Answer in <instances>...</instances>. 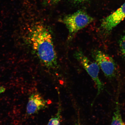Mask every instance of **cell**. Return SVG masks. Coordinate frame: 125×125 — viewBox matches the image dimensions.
<instances>
[{
  "label": "cell",
  "mask_w": 125,
  "mask_h": 125,
  "mask_svg": "<svg viewBox=\"0 0 125 125\" xmlns=\"http://www.w3.org/2000/svg\"><path fill=\"white\" fill-rule=\"evenodd\" d=\"M31 40L35 54L44 66L50 69L57 68V56L49 29L44 25H38L32 32Z\"/></svg>",
  "instance_id": "6da1fadb"
},
{
  "label": "cell",
  "mask_w": 125,
  "mask_h": 125,
  "mask_svg": "<svg viewBox=\"0 0 125 125\" xmlns=\"http://www.w3.org/2000/svg\"><path fill=\"white\" fill-rule=\"evenodd\" d=\"M94 20L93 17L82 10L65 16L62 21L68 30V40H71L77 32L86 27Z\"/></svg>",
  "instance_id": "7a4b0ae2"
},
{
  "label": "cell",
  "mask_w": 125,
  "mask_h": 125,
  "mask_svg": "<svg viewBox=\"0 0 125 125\" xmlns=\"http://www.w3.org/2000/svg\"><path fill=\"white\" fill-rule=\"evenodd\" d=\"M74 57L96 84L98 95L104 90V86L99 77L100 67L97 63L90 61L81 50L75 52Z\"/></svg>",
  "instance_id": "3957f363"
},
{
  "label": "cell",
  "mask_w": 125,
  "mask_h": 125,
  "mask_svg": "<svg viewBox=\"0 0 125 125\" xmlns=\"http://www.w3.org/2000/svg\"><path fill=\"white\" fill-rule=\"evenodd\" d=\"M94 58L106 77L111 79L116 74V66L114 59L105 53L100 50L93 53Z\"/></svg>",
  "instance_id": "277c9868"
},
{
  "label": "cell",
  "mask_w": 125,
  "mask_h": 125,
  "mask_svg": "<svg viewBox=\"0 0 125 125\" xmlns=\"http://www.w3.org/2000/svg\"><path fill=\"white\" fill-rule=\"evenodd\" d=\"M125 19V2L116 11L103 20L101 29L104 32H109Z\"/></svg>",
  "instance_id": "5b68a950"
},
{
  "label": "cell",
  "mask_w": 125,
  "mask_h": 125,
  "mask_svg": "<svg viewBox=\"0 0 125 125\" xmlns=\"http://www.w3.org/2000/svg\"><path fill=\"white\" fill-rule=\"evenodd\" d=\"M47 102L40 94L34 93L30 96L26 106V112L31 115L46 108Z\"/></svg>",
  "instance_id": "8992f818"
},
{
  "label": "cell",
  "mask_w": 125,
  "mask_h": 125,
  "mask_svg": "<svg viewBox=\"0 0 125 125\" xmlns=\"http://www.w3.org/2000/svg\"><path fill=\"white\" fill-rule=\"evenodd\" d=\"M62 112L61 105L60 102H59L57 113L50 120L47 125H60L62 118Z\"/></svg>",
  "instance_id": "52a82bcc"
},
{
  "label": "cell",
  "mask_w": 125,
  "mask_h": 125,
  "mask_svg": "<svg viewBox=\"0 0 125 125\" xmlns=\"http://www.w3.org/2000/svg\"><path fill=\"white\" fill-rule=\"evenodd\" d=\"M111 125H123V122L122 119L119 106L117 103Z\"/></svg>",
  "instance_id": "ba28073f"
},
{
  "label": "cell",
  "mask_w": 125,
  "mask_h": 125,
  "mask_svg": "<svg viewBox=\"0 0 125 125\" xmlns=\"http://www.w3.org/2000/svg\"><path fill=\"white\" fill-rule=\"evenodd\" d=\"M119 45L122 53L125 58V35L123 36L120 39Z\"/></svg>",
  "instance_id": "9c48e42d"
},
{
  "label": "cell",
  "mask_w": 125,
  "mask_h": 125,
  "mask_svg": "<svg viewBox=\"0 0 125 125\" xmlns=\"http://www.w3.org/2000/svg\"><path fill=\"white\" fill-rule=\"evenodd\" d=\"M79 116V115H78L77 120H76L74 125H82Z\"/></svg>",
  "instance_id": "30bf717a"
},
{
  "label": "cell",
  "mask_w": 125,
  "mask_h": 125,
  "mask_svg": "<svg viewBox=\"0 0 125 125\" xmlns=\"http://www.w3.org/2000/svg\"><path fill=\"white\" fill-rule=\"evenodd\" d=\"M73 0L76 3H81L85 2L87 0Z\"/></svg>",
  "instance_id": "8fae6325"
},
{
  "label": "cell",
  "mask_w": 125,
  "mask_h": 125,
  "mask_svg": "<svg viewBox=\"0 0 125 125\" xmlns=\"http://www.w3.org/2000/svg\"><path fill=\"white\" fill-rule=\"evenodd\" d=\"M62 0H52V1L54 3H57Z\"/></svg>",
  "instance_id": "7c38bea8"
},
{
  "label": "cell",
  "mask_w": 125,
  "mask_h": 125,
  "mask_svg": "<svg viewBox=\"0 0 125 125\" xmlns=\"http://www.w3.org/2000/svg\"><path fill=\"white\" fill-rule=\"evenodd\" d=\"M4 88H3V87H2L1 88H0V93H2L3 92V91H4Z\"/></svg>",
  "instance_id": "4fadbf2b"
},
{
  "label": "cell",
  "mask_w": 125,
  "mask_h": 125,
  "mask_svg": "<svg viewBox=\"0 0 125 125\" xmlns=\"http://www.w3.org/2000/svg\"><path fill=\"white\" fill-rule=\"evenodd\" d=\"M123 125H125V123L123 122Z\"/></svg>",
  "instance_id": "5bb4252c"
}]
</instances>
